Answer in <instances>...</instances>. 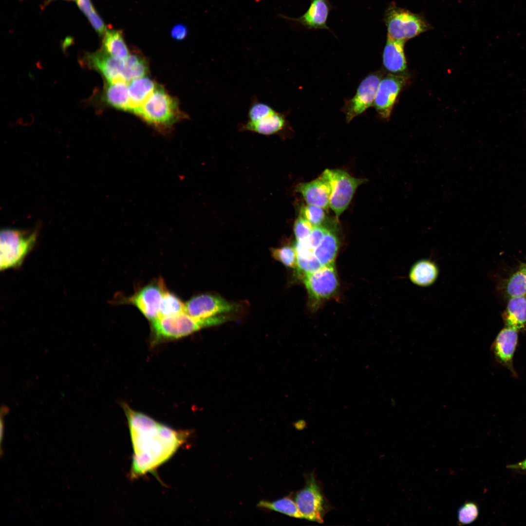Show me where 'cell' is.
<instances>
[{
  "label": "cell",
  "instance_id": "cell-1",
  "mask_svg": "<svg viewBox=\"0 0 526 526\" xmlns=\"http://www.w3.org/2000/svg\"><path fill=\"white\" fill-rule=\"evenodd\" d=\"M124 409L133 450L130 476L133 479L155 474L157 469L187 442L189 432L161 424L126 405Z\"/></svg>",
  "mask_w": 526,
  "mask_h": 526
},
{
  "label": "cell",
  "instance_id": "cell-2",
  "mask_svg": "<svg viewBox=\"0 0 526 526\" xmlns=\"http://www.w3.org/2000/svg\"><path fill=\"white\" fill-rule=\"evenodd\" d=\"M134 113L161 131L170 129L185 117L176 99L159 86Z\"/></svg>",
  "mask_w": 526,
  "mask_h": 526
},
{
  "label": "cell",
  "instance_id": "cell-3",
  "mask_svg": "<svg viewBox=\"0 0 526 526\" xmlns=\"http://www.w3.org/2000/svg\"><path fill=\"white\" fill-rule=\"evenodd\" d=\"M36 230L12 228L1 230L0 236V270L19 266L35 245Z\"/></svg>",
  "mask_w": 526,
  "mask_h": 526
},
{
  "label": "cell",
  "instance_id": "cell-4",
  "mask_svg": "<svg viewBox=\"0 0 526 526\" xmlns=\"http://www.w3.org/2000/svg\"><path fill=\"white\" fill-rule=\"evenodd\" d=\"M387 36L406 41L431 29L420 15L391 4L386 10L384 19Z\"/></svg>",
  "mask_w": 526,
  "mask_h": 526
},
{
  "label": "cell",
  "instance_id": "cell-5",
  "mask_svg": "<svg viewBox=\"0 0 526 526\" xmlns=\"http://www.w3.org/2000/svg\"><path fill=\"white\" fill-rule=\"evenodd\" d=\"M305 481L304 487L296 493L294 500L303 519L322 523L331 505L313 472L305 475Z\"/></svg>",
  "mask_w": 526,
  "mask_h": 526
},
{
  "label": "cell",
  "instance_id": "cell-6",
  "mask_svg": "<svg viewBox=\"0 0 526 526\" xmlns=\"http://www.w3.org/2000/svg\"><path fill=\"white\" fill-rule=\"evenodd\" d=\"M321 174L330 183L329 207L338 219L348 207L357 188L365 180L355 178L340 169H326Z\"/></svg>",
  "mask_w": 526,
  "mask_h": 526
},
{
  "label": "cell",
  "instance_id": "cell-7",
  "mask_svg": "<svg viewBox=\"0 0 526 526\" xmlns=\"http://www.w3.org/2000/svg\"><path fill=\"white\" fill-rule=\"evenodd\" d=\"M302 280L307 289L310 305L314 309L334 296L338 288L335 265L322 266L305 275Z\"/></svg>",
  "mask_w": 526,
  "mask_h": 526
},
{
  "label": "cell",
  "instance_id": "cell-8",
  "mask_svg": "<svg viewBox=\"0 0 526 526\" xmlns=\"http://www.w3.org/2000/svg\"><path fill=\"white\" fill-rule=\"evenodd\" d=\"M152 328L158 338L175 339L189 335L207 325L203 320H197L186 312L176 315L159 317L151 321Z\"/></svg>",
  "mask_w": 526,
  "mask_h": 526
},
{
  "label": "cell",
  "instance_id": "cell-9",
  "mask_svg": "<svg viewBox=\"0 0 526 526\" xmlns=\"http://www.w3.org/2000/svg\"><path fill=\"white\" fill-rule=\"evenodd\" d=\"M166 288L164 280L159 278L140 288L125 301L136 307L151 321L159 317L161 299Z\"/></svg>",
  "mask_w": 526,
  "mask_h": 526
},
{
  "label": "cell",
  "instance_id": "cell-10",
  "mask_svg": "<svg viewBox=\"0 0 526 526\" xmlns=\"http://www.w3.org/2000/svg\"><path fill=\"white\" fill-rule=\"evenodd\" d=\"M380 80L379 74L368 75L359 84L355 96L346 101L343 110L348 123L372 105Z\"/></svg>",
  "mask_w": 526,
  "mask_h": 526
},
{
  "label": "cell",
  "instance_id": "cell-11",
  "mask_svg": "<svg viewBox=\"0 0 526 526\" xmlns=\"http://www.w3.org/2000/svg\"><path fill=\"white\" fill-rule=\"evenodd\" d=\"M186 312L200 320L233 311L234 305L222 297L209 294L199 295L185 303Z\"/></svg>",
  "mask_w": 526,
  "mask_h": 526
},
{
  "label": "cell",
  "instance_id": "cell-12",
  "mask_svg": "<svg viewBox=\"0 0 526 526\" xmlns=\"http://www.w3.org/2000/svg\"><path fill=\"white\" fill-rule=\"evenodd\" d=\"M405 75H389L380 82L374 106L380 116L388 119L401 90L407 82Z\"/></svg>",
  "mask_w": 526,
  "mask_h": 526
},
{
  "label": "cell",
  "instance_id": "cell-13",
  "mask_svg": "<svg viewBox=\"0 0 526 526\" xmlns=\"http://www.w3.org/2000/svg\"><path fill=\"white\" fill-rule=\"evenodd\" d=\"M84 59L87 66L98 71L107 82L119 80L127 82L125 59L114 57L103 49L87 54Z\"/></svg>",
  "mask_w": 526,
  "mask_h": 526
},
{
  "label": "cell",
  "instance_id": "cell-14",
  "mask_svg": "<svg viewBox=\"0 0 526 526\" xmlns=\"http://www.w3.org/2000/svg\"><path fill=\"white\" fill-rule=\"evenodd\" d=\"M518 331L506 327L497 335L491 346L494 357L514 377L517 374L513 366V357L518 343Z\"/></svg>",
  "mask_w": 526,
  "mask_h": 526
},
{
  "label": "cell",
  "instance_id": "cell-15",
  "mask_svg": "<svg viewBox=\"0 0 526 526\" xmlns=\"http://www.w3.org/2000/svg\"><path fill=\"white\" fill-rule=\"evenodd\" d=\"M296 191L303 196L307 204L325 210L329 207L331 188L328 180L322 174L313 181L299 184Z\"/></svg>",
  "mask_w": 526,
  "mask_h": 526
},
{
  "label": "cell",
  "instance_id": "cell-16",
  "mask_svg": "<svg viewBox=\"0 0 526 526\" xmlns=\"http://www.w3.org/2000/svg\"><path fill=\"white\" fill-rule=\"evenodd\" d=\"M327 0H311L306 12L300 17L292 18L282 14L279 16L286 20L295 21L309 29H328L327 20L330 10Z\"/></svg>",
  "mask_w": 526,
  "mask_h": 526
},
{
  "label": "cell",
  "instance_id": "cell-17",
  "mask_svg": "<svg viewBox=\"0 0 526 526\" xmlns=\"http://www.w3.org/2000/svg\"><path fill=\"white\" fill-rule=\"evenodd\" d=\"M239 125L241 131H248L269 135L281 132L288 125L284 113L275 111L266 117L256 122L246 121Z\"/></svg>",
  "mask_w": 526,
  "mask_h": 526
},
{
  "label": "cell",
  "instance_id": "cell-18",
  "mask_svg": "<svg viewBox=\"0 0 526 526\" xmlns=\"http://www.w3.org/2000/svg\"><path fill=\"white\" fill-rule=\"evenodd\" d=\"M405 42L387 37L382 57L384 66L389 72L401 73L406 69V60L404 51Z\"/></svg>",
  "mask_w": 526,
  "mask_h": 526
},
{
  "label": "cell",
  "instance_id": "cell-19",
  "mask_svg": "<svg viewBox=\"0 0 526 526\" xmlns=\"http://www.w3.org/2000/svg\"><path fill=\"white\" fill-rule=\"evenodd\" d=\"M130 99L129 111L134 113L157 88L155 82L144 76L131 80L128 84Z\"/></svg>",
  "mask_w": 526,
  "mask_h": 526
},
{
  "label": "cell",
  "instance_id": "cell-20",
  "mask_svg": "<svg viewBox=\"0 0 526 526\" xmlns=\"http://www.w3.org/2000/svg\"><path fill=\"white\" fill-rule=\"evenodd\" d=\"M439 274L437 265L432 261L423 259L415 262L409 271L410 281L417 286L426 287L436 281Z\"/></svg>",
  "mask_w": 526,
  "mask_h": 526
},
{
  "label": "cell",
  "instance_id": "cell-21",
  "mask_svg": "<svg viewBox=\"0 0 526 526\" xmlns=\"http://www.w3.org/2000/svg\"><path fill=\"white\" fill-rule=\"evenodd\" d=\"M127 83L122 80L107 82L103 94L104 101L114 108L129 111L130 99Z\"/></svg>",
  "mask_w": 526,
  "mask_h": 526
},
{
  "label": "cell",
  "instance_id": "cell-22",
  "mask_svg": "<svg viewBox=\"0 0 526 526\" xmlns=\"http://www.w3.org/2000/svg\"><path fill=\"white\" fill-rule=\"evenodd\" d=\"M506 327L518 330L526 324V297H511L503 315Z\"/></svg>",
  "mask_w": 526,
  "mask_h": 526
},
{
  "label": "cell",
  "instance_id": "cell-23",
  "mask_svg": "<svg viewBox=\"0 0 526 526\" xmlns=\"http://www.w3.org/2000/svg\"><path fill=\"white\" fill-rule=\"evenodd\" d=\"M338 247L337 236L333 230H329L314 249V255L322 266L335 265Z\"/></svg>",
  "mask_w": 526,
  "mask_h": 526
},
{
  "label": "cell",
  "instance_id": "cell-24",
  "mask_svg": "<svg viewBox=\"0 0 526 526\" xmlns=\"http://www.w3.org/2000/svg\"><path fill=\"white\" fill-rule=\"evenodd\" d=\"M103 40L102 49L109 55L125 59L130 55L123 32L118 30H107Z\"/></svg>",
  "mask_w": 526,
  "mask_h": 526
},
{
  "label": "cell",
  "instance_id": "cell-25",
  "mask_svg": "<svg viewBox=\"0 0 526 526\" xmlns=\"http://www.w3.org/2000/svg\"><path fill=\"white\" fill-rule=\"evenodd\" d=\"M257 507L274 510L290 517L303 519L295 500L289 496L272 502L261 500L258 503Z\"/></svg>",
  "mask_w": 526,
  "mask_h": 526
},
{
  "label": "cell",
  "instance_id": "cell-26",
  "mask_svg": "<svg viewBox=\"0 0 526 526\" xmlns=\"http://www.w3.org/2000/svg\"><path fill=\"white\" fill-rule=\"evenodd\" d=\"M185 309V303L166 288L161 299L158 318L174 316L186 312Z\"/></svg>",
  "mask_w": 526,
  "mask_h": 526
},
{
  "label": "cell",
  "instance_id": "cell-27",
  "mask_svg": "<svg viewBox=\"0 0 526 526\" xmlns=\"http://www.w3.org/2000/svg\"><path fill=\"white\" fill-rule=\"evenodd\" d=\"M126 79L127 82L145 76L148 71V63L144 57L137 53L130 54L125 59Z\"/></svg>",
  "mask_w": 526,
  "mask_h": 526
},
{
  "label": "cell",
  "instance_id": "cell-28",
  "mask_svg": "<svg viewBox=\"0 0 526 526\" xmlns=\"http://www.w3.org/2000/svg\"><path fill=\"white\" fill-rule=\"evenodd\" d=\"M507 292L510 297L526 295V264L523 265L509 280Z\"/></svg>",
  "mask_w": 526,
  "mask_h": 526
},
{
  "label": "cell",
  "instance_id": "cell-29",
  "mask_svg": "<svg viewBox=\"0 0 526 526\" xmlns=\"http://www.w3.org/2000/svg\"><path fill=\"white\" fill-rule=\"evenodd\" d=\"M76 3L82 12L87 17L95 31L100 35H104L107 29L103 20L94 8L90 0H76Z\"/></svg>",
  "mask_w": 526,
  "mask_h": 526
},
{
  "label": "cell",
  "instance_id": "cell-30",
  "mask_svg": "<svg viewBox=\"0 0 526 526\" xmlns=\"http://www.w3.org/2000/svg\"><path fill=\"white\" fill-rule=\"evenodd\" d=\"M273 257L285 266L296 269L297 254L295 246L286 245L271 250Z\"/></svg>",
  "mask_w": 526,
  "mask_h": 526
},
{
  "label": "cell",
  "instance_id": "cell-31",
  "mask_svg": "<svg viewBox=\"0 0 526 526\" xmlns=\"http://www.w3.org/2000/svg\"><path fill=\"white\" fill-rule=\"evenodd\" d=\"M275 111V110L268 104L260 102L256 97H253L247 113V121L249 122L259 121Z\"/></svg>",
  "mask_w": 526,
  "mask_h": 526
},
{
  "label": "cell",
  "instance_id": "cell-32",
  "mask_svg": "<svg viewBox=\"0 0 526 526\" xmlns=\"http://www.w3.org/2000/svg\"><path fill=\"white\" fill-rule=\"evenodd\" d=\"M479 514V507L476 503L467 501L458 510L457 523L460 526L470 524L477 519Z\"/></svg>",
  "mask_w": 526,
  "mask_h": 526
},
{
  "label": "cell",
  "instance_id": "cell-33",
  "mask_svg": "<svg viewBox=\"0 0 526 526\" xmlns=\"http://www.w3.org/2000/svg\"><path fill=\"white\" fill-rule=\"evenodd\" d=\"M325 210L321 207L307 204L301 207L300 215L314 226L323 225L326 219Z\"/></svg>",
  "mask_w": 526,
  "mask_h": 526
},
{
  "label": "cell",
  "instance_id": "cell-34",
  "mask_svg": "<svg viewBox=\"0 0 526 526\" xmlns=\"http://www.w3.org/2000/svg\"><path fill=\"white\" fill-rule=\"evenodd\" d=\"M322 266L315 256L310 258L297 256V272L301 279L305 275L318 270Z\"/></svg>",
  "mask_w": 526,
  "mask_h": 526
},
{
  "label": "cell",
  "instance_id": "cell-35",
  "mask_svg": "<svg viewBox=\"0 0 526 526\" xmlns=\"http://www.w3.org/2000/svg\"><path fill=\"white\" fill-rule=\"evenodd\" d=\"M314 226L300 215L294 225V232L297 241L307 239Z\"/></svg>",
  "mask_w": 526,
  "mask_h": 526
},
{
  "label": "cell",
  "instance_id": "cell-36",
  "mask_svg": "<svg viewBox=\"0 0 526 526\" xmlns=\"http://www.w3.org/2000/svg\"><path fill=\"white\" fill-rule=\"evenodd\" d=\"M329 229L323 225L314 226L308 238L310 245L314 249L319 244Z\"/></svg>",
  "mask_w": 526,
  "mask_h": 526
},
{
  "label": "cell",
  "instance_id": "cell-37",
  "mask_svg": "<svg viewBox=\"0 0 526 526\" xmlns=\"http://www.w3.org/2000/svg\"><path fill=\"white\" fill-rule=\"evenodd\" d=\"M188 30L184 24H178L171 29V37L175 39L180 40L185 39L188 35Z\"/></svg>",
  "mask_w": 526,
  "mask_h": 526
},
{
  "label": "cell",
  "instance_id": "cell-38",
  "mask_svg": "<svg viewBox=\"0 0 526 526\" xmlns=\"http://www.w3.org/2000/svg\"><path fill=\"white\" fill-rule=\"evenodd\" d=\"M507 468L515 471L526 472V459L519 463L507 465Z\"/></svg>",
  "mask_w": 526,
  "mask_h": 526
}]
</instances>
